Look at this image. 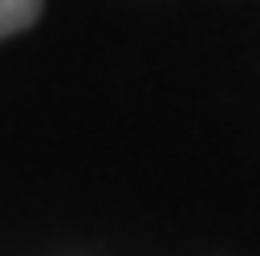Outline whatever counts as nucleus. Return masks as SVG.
Segmentation results:
<instances>
[{
	"mask_svg": "<svg viewBox=\"0 0 260 256\" xmlns=\"http://www.w3.org/2000/svg\"><path fill=\"white\" fill-rule=\"evenodd\" d=\"M41 8L45 0H0V41L32 28L41 20Z\"/></svg>",
	"mask_w": 260,
	"mask_h": 256,
	"instance_id": "obj_1",
	"label": "nucleus"
}]
</instances>
